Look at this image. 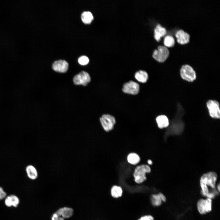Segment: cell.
<instances>
[{
	"mask_svg": "<svg viewBox=\"0 0 220 220\" xmlns=\"http://www.w3.org/2000/svg\"><path fill=\"white\" fill-rule=\"evenodd\" d=\"M182 78L184 80L189 82H192L196 78V72L188 64L183 65L180 70Z\"/></svg>",
	"mask_w": 220,
	"mask_h": 220,
	"instance_id": "7a4b0ae2",
	"label": "cell"
},
{
	"mask_svg": "<svg viewBox=\"0 0 220 220\" xmlns=\"http://www.w3.org/2000/svg\"><path fill=\"white\" fill-rule=\"evenodd\" d=\"M20 203V200L18 197L16 195L11 194L6 196L5 198V204L8 207L13 206L17 207Z\"/></svg>",
	"mask_w": 220,
	"mask_h": 220,
	"instance_id": "7c38bea8",
	"label": "cell"
},
{
	"mask_svg": "<svg viewBox=\"0 0 220 220\" xmlns=\"http://www.w3.org/2000/svg\"><path fill=\"white\" fill-rule=\"evenodd\" d=\"M139 90V85L137 82L132 81L125 83L123 88V91L124 93L133 95L137 94Z\"/></svg>",
	"mask_w": 220,
	"mask_h": 220,
	"instance_id": "9c48e42d",
	"label": "cell"
},
{
	"mask_svg": "<svg viewBox=\"0 0 220 220\" xmlns=\"http://www.w3.org/2000/svg\"><path fill=\"white\" fill-rule=\"evenodd\" d=\"M100 121L104 129L106 132L112 130L116 123L115 118L108 114H104L100 118Z\"/></svg>",
	"mask_w": 220,
	"mask_h": 220,
	"instance_id": "52a82bcc",
	"label": "cell"
},
{
	"mask_svg": "<svg viewBox=\"0 0 220 220\" xmlns=\"http://www.w3.org/2000/svg\"><path fill=\"white\" fill-rule=\"evenodd\" d=\"M112 196L115 198H118L122 195L123 190L121 187L117 185L113 186L111 190Z\"/></svg>",
	"mask_w": 220,
	"mask_h": 220,
	"instance_id": "d6986e66",
	"label": "cell"
},
{
	"mask_svg": "<svg viewBox=\"0 0 220 220\" xmlns=\"http://www.w3.org/2000/svg\"><path fill=\"white\" fill-rule=\"evenodd\" d=\"M151 171V168L147 165L142 164L138 166L133 173L135 182L138 184L142 183L147 179L146 173H149Z\"/></svg>",
	"mask_w": 220,
	"mask_h": 220,
	"instance_id": "6da1fadb",
	"label": "cell"
},
{
	"mask_svg": "<svg viewBox=\"0 0 220 220\" xmlns=\"http://www.w3.org/2000/svg\"><path fill=\"white\" fill-rule=\"evenodd\" d=\"M78 61L80 64L82 65H85L89 63V59L87 56H82L79 58Z\"/></svg>",
	"mask_w": 220,
	"mask_h": 220,
	"instance_id": "603a6c76",
	"label": "cell"
},
{
	"mask_svg": "<svg viewBox=\"0 0 220 220\" xmlns=\"http://www.w3.org/2000/svg\"><path fill=\"white\" fill-rule=\"evenodd\" d=\"M68 67V63L64 60L55 61L52 64V68L55 71L60 73H65Z\"/></svg>",
	"mask_w": 220,
	"mask_h": 220,
	"instance_id": "30bf717a",
	"label": "cell"
},
{
	"mask_svg": "<svg viewBox=\"0 0 220 220\" xmlns=\"http://www.w3.org/2000/svg\"><path fill=\"white\" fill-rule=\"evenodd\" d=\"M51 220H64V218L57 211L53 215Z\"/></svg>",
	"mask_w": 220,
	"mask_h": 220,
	"instance_id": "cb8c5ba5",
	"label": "cell"
},
{
	"mask_svg": "<svg viewBox=\"0 0 220 220\" xmlns=\"http://www.w3.org/2000/svg\"><path fill=\"white\" fill-rule=\"evenodd\" d=\"M149 165H152V161L150 160H148L147 161Z\"/></svg>",
	"mask_w": 220,
	"mask_h": 220,
	"instance_id": "f1b7e54d",
	"label": "cell"
},
{
	"mask_svg": "<svg viewBox=\"0 0 220 220\" xmlns=\"http://www.w3.org/2000/svg\"><path fill=\"white\" fill-rule=\"evenodd\" d=\"M175 36L177 42L181 44H186L189 41V35L182 29H180L176 31Z\"/></svg>",
	"mask_w": 220,
	"mask_h": 220,
	"instance_id": "8fae6325",
	"label": "cell"
},
{
	"mask_svg": "<svg viewBox=\"0 0 220 220\" xmlns=\"http://www.w3.org/2000/svg\"><path fill=\"white\" fill-rule=\"evenodd\" d=\"M57 211L64 218H69L73 215V210L70 207H64L59 209Z\"/></svg>",
	"mask_w": 220,
	"mask_h": 220,
	"instance_id": "2e32d148",
	"label": "cell"
},
{
	"mask_svg": "<svg viewBox=\"0 0 220 220\" xmlns=\"http://www.w3.org/2000/svg\"><path fill=\"white\" fill-rule=\"evenodd\" d=\"M151 201L152 204L154 206H159L162 203V200L158 194H153L151 197Z\"/></svg>",
	"mask_w": 220,
	"mask_h": 220,
	"instance_id": "44dd1931",
	"label": "cell"
},
{
	"mask_svg": "<svg viewBox=\"0 0 220 220\" xmlns=\"http://www.w3.org/2000/svg\"><path fill=\"white\" fill-rule=\"evenodd\" d=\"M163 42L165 46L170 47L173 46L174 45L175 41L172 35H168L165 37Z\"/></svg>",
	"mask_w": 220,
	"mask_h": 220,
	"instance_id": "7402d4cb",
	"label": "cell"
},
{
	"mask_svg": "<svg viewBox=\"0 0 220 220\" xmlns=\"http://www.w3.org/2000/svg\"><path fill=\"white\" fill-rule=\"evenodd\" d=\"M81 16L82 20L85 24H90L94 19L92 14L89 11L83 12Z\"/></svg>",
	"mask_w": 220,
	"mask_h": 220,
	"instance_id": "ffe728a7",
	"label": "cell"
},
{
	"mask_svg": "<svg viewBox=\"0 0 220 220\" xmlns=\"http://www.w3.org/2000/svg\"><path fill=\"white\" fill-rule=\"evenodd\" d=\"M6 196V193L3 188L0 186V201L5 198Z\"/></svg>",
	"mask_w": 220,
	"mask_h": 220,
	"instance_id": "d4e9b609",
	"label": "cell"
},
{
	"mask_svg": "<svg viewBox=\"0 0 220 220\" xmlns=\"http://www.w3.org/2000/svg\"><path fill=\"white\" fill-rule=\"evenodd\" d=\"M210 116L214 119H218L220 118L219 104L216 100H209L207 103Z\"/></svg>",
	"mask_w": 220,
	"mask_h": 220,
	"instance_id": "8992f818",
	"label": "cell"
},
{
	"mask_svg": "<svg viewBox=\"0 0 220 220\" xmlns=\"http://www.w3.org/2000/svg\"><path fill=\"white\" fill-rule=\"evenodd\" d=\"M159 194L162 201L165 202L166 201V198L165 196L162 193H159Z\"/></svg>",
	"mask_w": 220,
	"mask_h": 220,
	"instance_id": "83f0119b",
	"label": "cell"
},
{
	"mask_svg": "<svg viewBox=\"0 0 220 220\" xmlns=\"http://www.w3.org/2000/svg\"><path fill=\"white\" fill-rule=\"evenodd\" d=\"M166 33V28L160 24H157L154 29V37L156 40L159 41L161 37L164 36Z\"/></svg>",
	"mask_w": 220,
	"mask_h": 220,
	"instance_id": "4fadbf2b",
	"label": "cell"
},
{
	"mask_svg": "<svg viewBox=\"0 0 220 220\" xmlns=\"http://www.w3.org/2000/svg\"><path fill=\"white\" fill-rule=\"evenodd\" d=\"M128 162L130 164L135 165L139 163L140 158L139 155L135 153H131L127 157Z\"/></svg>",
	"mask_w": 220,
	"mask_h": 220,
	"instance_id": "ac0fdd59",
	"label": "cell"
},
{
	"mask_svg": "<svg viewBox=\"0 0 220 220\" xmlns=\"http://www.w3.org/2000/svg\"><path fill=\"white\" fill-rule=\"evenodd\" d=\"M136 79L139 82L145 83L148 78V75L145 71L143 70H139L136 72L135 74Z\"/></svg>",
	"mask_w": 220,
	"mask_h": 220,
	"instance_id": "e0dca14e",
	"label": "cell"
},
{
	"mask_svg": "<svg viewBox=\"0 0 220 220\" xmlns=\"http://www.w3.org/2000/svg\"><path fill=\"white\" fill-rule=\"evenodd\" d=\"M169 55V51L166 47L160 46L157 49H155L152 53V57L158 61L160 62H164Z\"/></svg>",
	"mask_w": 220,
	"mask_h": 220,
	"instance_id": "277c9868",
	"label": "cell"
},
{
	"mask_svg": "<svg viewBox=\"0 0 220 220\" xmlns=\"http://www.w3.org/2000/svg\"><path fill=\"white\" fill-rule=\"evenodd\" d=\"M217 193L216 191H215V192L212 191L211 192H209L206 195V196L207 197V198L211 199L215 197V193Z\"/></svg>",
	"mask_w": 220,
	"mask_h": 220,
	"instance_id": "4316f807",
	"label": "cell"
},
{
	"mask_svg": "<svg viewBox=\"0 0 220 220\" xmlns=\"http://www.w3.org/2000/svg\"><path fill=\"white\" fill-rule=\"evenodd\" d=\"M91 80L89 74L86 72L82 71L74 76L73 79L74 83L76 85L86 86Z\"/></svg>",
	"mask_w": 220,
	"mask_h": 220,
	"instance_id": "ba28073f",
	"label": "cell"
},
{
	"mask_svg": "<svg viewBox=\"0 0 220 220\" xmlns=\"http://www.w3.org/2000/svg\"><path fill=\"white\" fill-rule=\"evenodd\" d=\"M220 184L219 183L218 184V185H217V190H218V191L219 192H220Z\"/></svg>",
	"mask_w": 220,
	"mask_h": 220,
	"instance_id": "f546056e",
	"label": "cell"
},
{
	"mask_svg": "<svg viewBox=\"0 0 220 220\" xmlns=\"http://www.w3.org/2000/svg\"><path fill=\"white\" fill-rule=\"evenodd\" d=\"M212 205L211 199L208 198L206 199H201L197 203V208L200 214L204 215L211 211Z\"/></svg>",
	"mask_w": 220,
	"mask_h": 220,
	"instance_id": "5b68a950",
	"label": "cell"
},
{
	"mask_svg": "<svg viewBox=\"0 0 220 220\" xmlns=\"http://www.w3.org/2000/svg\"><path fill=\"white\" fill-rule=\"evenodd\" d=\"M25 171L27 176L30 179L34 180L36 179L38 176L37 171L35 167L31 165L26 166Z\"/></svg>",
	"mask_w": 220,
	"mask_h": 220,
	"instance_id": "9a60e30c",
	"label": "cell"
},
{
	"mask_svg": "<svg viewBox=\"0 0 220 220\" xmlns=\"http://www.w3.org/2000/svg\"><path fill=\"white\" fill-rule=\"evenodd\" d=\"M156 121L158 127L160 129L166 128L169 126V119L167 116L165 115L159 116L156 118Z\"/></svg>",
	"mask_w": 220,
	"mask_h": 220,
	"instance_id": "5bb4252c",
	"label": "cell"
},
{
	"mask_svg": "<svg viewBox=\"0 0 220 220\" xmlns=\"http://www.w3.org/2000/svg\"><path fill=\"white\" fill-rule=\"evenodd\" d=\"M138 220H154V218L152 215H146L141 217Z\"/></svg>",
	"mask_w": 220,
	"mask_h": 220,
	"instance_id": "484cf974",
	"label": "cell"
},
{
	"mask_svg": "<svg viewBox=\"0 0 220 220\" xmlns=\"http://www.w3.org/2000/svg\"><path fill=\"white\" fill-rule=\"evenodd\" d=\"M217 175L214 171H210L203 174L200 177V181L206 184L208 187L212 189L215 188Z\"/></svg>",
	"mask_w": 220,
	"mask_h": 220,
	"instance_id": "3957f363",
	"label": "cell"
}]
</instances>
